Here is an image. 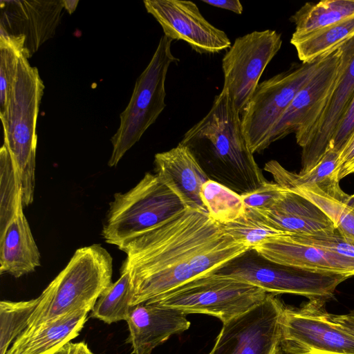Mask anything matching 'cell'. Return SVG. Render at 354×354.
Returning <instances> with one entry per match:
<instances>
[{"instance_id": "obj_22", "label": "cell", "mask_w": 354, "mask_h": 354, "mask_svg": "<svg viewBox=\"0 0 354 354\" xmlns=\"http://www.w3.org/2000/svg\"><path fill=\"white\" fill-rule=\"evenodd\" d=\"M88 313L77 311L26 328L15 339L6 354H55L79 335Z\"/></svg>"}, {"instance_id": "obj_18", "label": "cell", "mask_w": 354, "mask_h": 354, "mask_svg": "<svg viewBox=\"0 0 354 354\" xmlns=\"http://www.w3.org/2000/svg\"><path fill=\"white\" fill-rule=\"evenodd\" d=\"M252 250L264 259L283 266L348 278L354 276V259L301 242L291 234L270 237Z\"/></svg>"}, {"instance_id": "obj_16", "label": "cell", "mask_w": 354, "mask_h": 354, "mask_svg": "<svg viewBox=\"0 0 354 354\" xmlns=\"http://www.w3.org/2000/svg\"><path fill=\"white\" fill-rule=\"evenodd\" d=\"M145 7L161 26L164 35L185 41L199 54L218 53L230 48L225 32L211 24L195 3L180 0H145Z\"/></svg>"}, {"instance_id": "obj_15", "label": "cell", "mask_w": 354, "mask_h": 354, "mask_svg": "<svg viewBox=\"0 0 354 354\" xmlns=\"http://www.w3.org/2000/svg\"><path fill=\"white\" fill-rule=\"evenodd\" d=\"M342 46L324 56L307 83L297 93L272 130L270 145L295 133L302 148L309 133L323 112L339 77Z\"/></svg>"}, {"instance_id": "obj_28", "label": "cell", "mask_w": 354, "mask_h": 354, "mask_svg": "<svg viewBox=\"0 0 354 354\" xmlns=\"http://www.w3.org/2000/svg\"><path fill=\"white\" fill-rule=\"evenodd\" d=\"M200 195L207 214L221 225L236 220L246 210L240 194L212 180L203 185Z\"/></svg>"}, {"instance_id": "obj_36", "label": "cell", "mask_w": 354, "mask_h": 354, "mask_svg": "<svg viewBox=\"0 0 354 354\" xmlns=\"http://www.w3.org/2000/svg\"><path fill=\"white\" fill-rule=\"evenodd\" d=\"M202 1L209 6L227 10L238 15L243 12V6L239 0H203Z\"/></svg>"}, {"instance_id": "obj_12", "label": "cell", "mask_w": 354, "mask_h": 354, "mask_svg": "<svg viewBox=\"0 0 354 354\" xmlns=\"http://www.w3.org/2000/svg\"><path fill=\"white\" fill-rule=\"evenodd\" d=\"M285 306L277 295L223 324L208 354H283L281 319Z\"/></svg>"}, {"instance_id": "obj_40", "label": "cell", "mask_w": 354, "mask_h": 354, "mask_svg": "<svg viewBox=\"0 0 354 354\" xmlns=\"http://www.w3.org/2000/svg\"><path fill=\"white\" fill-rule=\"evenodd\" d=\"M353 196H354V194H353Z\"/></svg>"}, {"instance_id": "obj_1", "label": "cell", "mask_w": 354, "mask_h": 354, "mask_svg": "<svg viewBox=\"0 0 354 354\" xmlns=\"http://www.w3.org/2000/svg\"><path fill=\"white\" fill-rule=\"evenodd\" d=\"M129 272L132 306L151 302L190 280L214 273L251 250L205 211L172 215L119 248Z\"/></svg>"}, {"instance_id": "obj_24", "label": "cell", "mask_w": 354, "mask_h": 354, "mask_svg": "<svg viewBox=\"0 0 354 354\" xmlns=\"http://www.w3.org/2000/svg\"><path fill=\"white\" fill-rule=\"evenodd\" d=\"M353 16L354 0L306 3L290 18L295 25L291 39L302 37Z\"/></svg>"}, {"instance_id": "obj_39", "label": "cell", "mask_w": 354, "mask_h": 354, "mask_svg": "<svg viewBox=\"0 0 354 354\" xmlns=\"http://www.w3.org/2000/svg\"><path fill=\"white\" fill-rule=\"evenodd\" d=\"M62 3L64 9L71 15L75 10L77 4L79 3L78 0H62Z\"/></svg>"}, {"instance_id": "obj_30", "label": "cell", "mask_w": 354, "mask_h": 354, "mask_svg": "<svg viewBox=\"0 0 354 354\" xmlns=\"http://www.w3.org/2000/svg\"><path fill=\"white\" fill-rule=\"evenodd\" d=\"M221 225L235 241L250 249L270 237L284 234L269 226L255 210L251 209H246L236 220Z\"/></svg>"}, {"instance_id": "obj_11", "label": "cell", "mask_w": 354, "mask_h": 354, "mask_svg": "<svg viewBox=\"0 0 354 354\" xmlns=\"http://www.w3.org/2000/svg\"><path fill=\"white\" fill-rule=\"evenodd\" d=\"M326 301L312 299L299 308L285 306L281 319L283 354H354V336L332 318Z\"/></svg>"}, {"instance_id": "obj_6", "label": "cell", "mask_w": 354, "mask_h": 354, "mask_svg": "<svg viewBox=\"0 0 354 354\" xmlns=\"http://www.w3.org/2000/svg\"><path fill=\"white\" fill-rule=\"evenodd\" d=\"M171 42L161 37L151 61L137 79L129 102L120 113L119 127L111 138L109 167L117 166L164 110L167 71L171 63L179 61L171 53Z\"/></svg>"}, {"instance_id": "obj_4", "label": "cell", "mask_w": 354, "mask_h": 354, "mask_svg": "<svg viewBox=\"0 0 354 354\" xmlns=\"http://www.w3.org/2000/svg\"><path fill=\"white\" fill-rule=\"evenodd\" d=\"M44 85L36 67L19 55L17 73L5 109L0 112L3 145L20 178L24 207L34 200L35 186L37 121Z\"/></svg>"}, {"instance_id": "obj_37", "label": "cell", "mask_w": 354, "mask_h": 354, "mask_svg": "<svg viewBox=\"0 0 354 354\" xmlns=\"http://www.w3.org/2000/svg\"><path fill=\"white\" fill-rule=\"evenodd\" d=\"M55 354H94L88 347L86 343L80 342L77 343L68 342L64 345Z\"/></svg>"}, {"instance_id": "obj_3", "label": "cell", "mask_w": 354, "mask_h": 354, "mask_svg": "<svg viewBox=\"0 0 354 354\" xmlns=\"http://www.w3.org/2000/svg\"><path fill=\"white\" fill-rule=\"evenodd\" d=\"M112 274L113 259L102 245L77 249L38 297V305L26 328L77 311H91L112 283Z\"/></svg>"}, {"instance_id": "obj_38", "label": "cell", "mask_w": 354, "mask_h": 354, "mask_svg": "<svg viewBox=\"0 0 354 354\" xmlns=\"http://www.w3.org/2000/svg\"><path fill=\"white\" fill-rule=\"evenodd\" d=\"M332 318L342 327L354 336V310L348 313L333 315Z\"/></svg>"}, {"instance_id": "obj_31", "label": "cell", "mask_w": 354, "mask_h": 354, "mask_svg": "<svg viewBox=\"0 0 354 354\" xmlns=\"http://www.w3.org/2000/svg\"><path fill=\"white\" fill-rule=\"evenodd\" d=\"M291 235L301 242L354 259V241L345 238L337 230L330 233L313 235Z\"/></svg>"}, {"instance_id": "obj_7", "label": "cell", "mask_w": 354, "mask_h": 354, "mask_svg": "<svg viewBox=\"0 0 354 354\" xmlns=\"http://www.w3.org/2000/svg\"><path fill=\"white\" fill-rule=\"evenodd\" d=\"M20 178L7 148L0 149V272L15 278L32 272L41 255L24 213Z\"/></svg>"}, {"instance_id": "obj_34", "label": "cell", "mask_w": 354, "mask_h": 354, "mask_svg": "<svg viewBox=\"0 0 354 354\" xmlns=\"http://www.w3.org/2000/svg\"><path fill=\"white\" fill-rule=\"evenodd\" d=\"M354 131V95L330 142L329 148L339 151Z\"/></svg>"}, {"instance_id": "obj_10", "label": "cell", "mask_w": 354, "mask_h": 354, "mask_svg": "<svg viewBox=\"0 0 354 354\" xmlns=\"http://www.w3.org/2000/svg\"><path fill=\"white\" fill-rule=\"evenodd\" d=\"M241 280L275 295L292 294L309 299H330L347 277L283 266L270 261L254 250L233 259L216 272Z\"/></svg>"}, {"instance_id": "obj_29", "label": "cell", "mask_w": 354, "mask_h": 354, "mask_svg": "<svg viewBox=\"0 0 354 354\" xmlns=\"http://www.w3.org/2000/svg\"><path fill=\"white\" fill-rule=\"evenodd\" d=\"M38 303L39 297L0 302V354H6L11 342L28 327Z\"/></svg>"}, {"instance_id": "obj_27", "label": "cell", "mask_w": 354, "mask_h": 354, "mask_svg": "<svg viewBox=\"0 0 354 354\" xmlns=\"http://www.w3.org/2000/svg\"><path fill=\"white\" fill-rule=\"evenodd\" d=\"M131 276L122 266L120 277L100 295L91 310V317L106 324L126 321L132 307Z\"/></svg>"}, {"instance_id": "obj_25", "label": "cell", "mask_w": 354, "mask_h": 354, "mask_svg": "<svg viewBox=\"0 0 354 354\" xmlns=\"http://www.w3.org/2000/svg\"><path fill=\"white\" fill-rule=\"evenodd\" d=\"M354 37V16L302 37L291 39L302 63L322 57Z\"/></svg>"}, {"instance_id": "obj_35", "label": "cell", "mask_w": 354, "mask_h": 354, "mask_svg": "<svg viewBox=\"0 0 354 354\" xmlns=\"http://www.w3.org/2000/svg\"><path fill=\"white\" fill-rule=\"evenodd\" d=\"M337 170L339 180L354 174V131L339 153Z\"/></svg>"}, {"instance_id": "obj_9", "label": "cell", "mask_w": 354, "mask_h": 354, "mask_svg": "<svg viewBox=\"0 0 354 354\" xmlns=\"http://www.w3.org/2000/svg\"><path fill=\"white\" fill-rule=\"evenodd\" d=\"M324 57L292 66L259 84L241 113L242 131L253 154L263 151L270 145V138L275 125L319 67Z\"/></svg>"}, {"instance_id": "obj_21", "label": "cell", "mask_w": 354, "mask_h": 354, "mask_svg": "<svg viewBox=\"0 0 354 354\" xmlns=\"http://www.w3.org/2000/svg\"><path fill=\"white\" fill-rule=\"evenodd\" d=\"M254 210L269 226L284 234L313 235L336 230L315 204L288 189L270 209Z\"/></svg>"}, {"instance_id": "obj_2", "label": "cell", "mask_w": 354, "mask_h": 354, "mask_svg": "<svg viewBox=\"0 0 354 354\" xmlns=\"http://www.w3.org/2000/svg\"><path fill=\"white\" fill-rule=\"evenodd\" d=\"M192 152L209 180L241 195L267 180L242 131L241 113L223 88L209 112L179 142Z\"/></svg>"}, {"instance_id": "obj_13", "label": "cell", "mask_w": 354, "mask_h": 354, "mask_svg": "<svg viewBox=\"0 0 354 354\" xmlns=\"http://www.w3.org/2000/svg\"><path fill=\"white\" fill-rule=\"evenodd\" d=\"M280 33L254 31L236 38L222 59L223 88L241 113L253 95L266 67L281 47Z\"/></svg>"}, {"instance_id": "obj_8", "label": "cell", "mask_w": 354, "mask_h": 354, "mask_svg": "<svg viewBox=\"0 0 354 354\" xmlns=\"http://www.w3.org/2000/svg\"><path fill=\"white\" fill-rule=\"evenodd\" d=\"M267 295L248 282L211 273L190 280L149 303L176 308L186 314L209 315L224 324L259 304Z\"/></svg>"}, {"instance_id": "obj_14", "label": "cell", "mask_w": 354, "mask_h": 354, "mask_svg": "<svg viewBox=\"0 0 354 354\" xmlns=\"http://www.w3.org/2000/svg\"><path fill=\"white\" fill-rule=\"evenodd\" d=\"M0 46H10L30 58L55 34L62 0L0 1Z\"/></svg>"}, {"instance_id": "obj_20", "label": "cell", "mask_w": 354, "mask_h": 354, "mask_svg": "<svg viewBox=\"0 0 354 354\" xmlns=\"http://www.w3.org/2000/svg\"><path fill=\"white\" fill-rule=\"evenodd\" d=\"M154 165L155 174L185 208L207 212L200 193L209 179L187 147L178 143L169 151L156 153Z\"/></svg>"}, {"instance_id": "obj_33", "label": "cell", "mask_w": 354, "mask_h": 354, "mask_svg": "<svg viewBox=\"0 0 354 354\" xmlns=\"http://www.w3.org/2000/svg\"><path fill=\"white\" fill-rule=\"evenodd\" d=\"M20 55L19 52L12 47L0 46V112L6 106Z\"/></svg>"}, {"instance_id": "obj_17", "label": "cell", "mask_w": 354, "mask_h": 354, "mask_svg": "<svg viewBox=\"0 0 354 354\" xmlns=\"http://www.w3.org/2000/svg\"><path fill=\"white\" fill-rule=\"evenodd\" d=\"M342 48L339 77L323 112L302 147L301 169L299 173H305L313 169L327 151L354 95V37Z\"/></svg>"}, {"instance_id": "obj_5", "label": "cell", "mask_w": 354, "mask_h": 354, "mask_svg": "<svg viewBox=\"0 0 354 354\" xmlns=\"http://www.w3.org/2000/svg\"><path fill=\"white\" fill-rule=\"evenodd\" d=\"M184 208L178 197L156 174L146 173L133 188L114 194L102 237L120 248Z\"/></svg>"}, {"instance_id": "obj_26", "label": "cell", "mask_w": 354, "mask_h": 354, "mask_svg": "<svg viewBox=\"0 0 354 354\" xmlns=\"http://www.w3.org/2000/svg\"><path fill=\"white\" fill-rule=\"evenodd\" d=\"M339 152L328 148L327 151L310 171L295 173L285 169L277 160L266 163L263 169L270 173L275 183L286 189L306 185H324L340 180L338 176Z\"/></svg>"}, {"instance_id": "obj_23", "label": "cell", "mask_w": 354, "mask_h": 354, "mask_svg": "<svg viewBox=\"0 0 354 354\" xmlns=\"http://www.w3.org/2000/svg\"><path fill=\"white\" fill-rule=\"evenodd\" d=\"M288 190L315 204L340 234L354 241V196L344 192L339 180L325 185H301Z\"/></svg>"}, {"instance_id": "obj_32", "label": "cell", "mask_w": 354, "mask_h": 354, "mask_svg": "<svg viewBox=\"0 0 354 354\" xmlns=\"http://www.w3.org/2000/svg\"><path fill=\"white\" fill-rule=\"evenodd\" d=\"M286 190L277 183L266 180L254 191L241 196L246 209L263 211L274 205Z\"/></svg>"}, {"instance_id": "obj_19", "label": "cell", "mask_w": 354, "mask_h": 354, "mask_svg": "<svg viewBox=\"0 0 354 354\" xmlns=\"http://www.w3.org/2000/svg\"><path fill=\"white\" fill-rule=\"evenodd\" d=\"M186 313L157 303H144L131 307L126 320L132 354H151L171 336L190 327Z\"/></svg>"}]
</instances>
